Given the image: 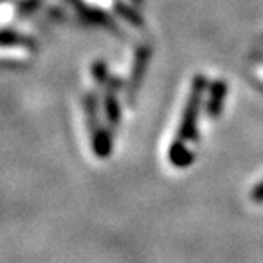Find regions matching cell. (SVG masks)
Wrapping results in <instances>:
<instances>
[{
	"mask_svg": "<svg viewBox=\"0 0 263 263\" xmlns=\"http://www.w3.org/2000/svg\"><path fill=\"white\" fill-rule=\"evenodd\" d=\"M170 161L173 166L176 167H186L192 164L193 161V154L190 151L186 149L185 144H183L181 140H175L171 144V149H170Z\"/></svg>",
	"mask_w": 263,
	"mask_h": 263,
	"instance_id": "obj_1",
	"label": "cell"
},
{
	"mask_svg": "<svg viewBox=\"0 0 263 263\" xmlns=\"http://www.w3.org/2000/svg\"><path fill=\"white\" fill-rule=\"evenodd\" d=\"M253 200L255 202H263V181L260 183L258 186H255V190H253Z\"/></svg>",
	"mask_w": 263,
	"mask_h": 263,
	"instance_id": "obj_2",
	"label": "cell"
}]
</instances>
